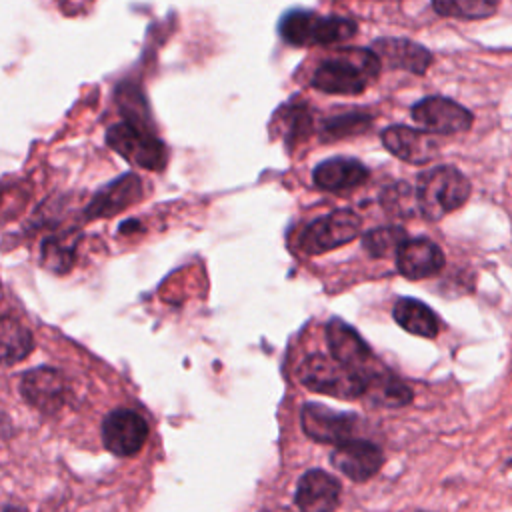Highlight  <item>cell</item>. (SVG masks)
I'll use <instances>...</instances> for the list:
<instances>
[{"label": "cell", "mask_w": 512, "mask_h": 512, "mask_svg": "<svg viewBox=\"0 0 512 512\" xmlns=\"http://www.w3.org/2000/svg\"><path fill=\"white\" fill-rule=\"evenodd\" d=\"M432 8L440 16L472 20V18L492 16L496 12L498 4L488 2V0H436V2H432Z\"/></svg>", "instance_id": "cb8c5ba5"}, {"label": "cell", "mask_w": 512, "mask_h": 512, "mask_svg": "<svg viewBox=\"0 0 512 512\" xmlns=\"http://www.w3.org/2000/svg\"><path fill=\"white\" fill-rule=\"evenodd\" d=\"M406 232L400 226H380L374 230H368L362 238V246L364 250L372 256V258H384L388 254L398 252V248L406 242Z\"/></svg>", "instance_id": "603a6c76"}, {"label": "cell", "mask_w": 512, "mask_h": 512, "mask_svg": "<svg viewBox=\"0 0 512 512\" xmlns=\"http://www.w3.org/2000/svg\"><path fill=\"white\" fill-rule=\"evenodd\" d=\"M380 68L382 62L372 48H340L318 62L310 86L326 94H360Z\"/></svg>", "instance_id": "6da1fadb"}, {"label": "cell", "mask_w": 512, "mask_h": 512, "mask_svg": "<svg viewBox=\"0 0 512 512\" xmlns=\"http://www.w3.org/2000/svg\"><path fill=\"white\" fill-rule=\"evenodd\" d=\"M392 316L400 328H404L406 332H410L414 336L434 338L440 328L436 312L430 306H426L422 300H416V298L404 296V298L396 300Z\"/></svg>", "instance_id": "ffe728a7"}, {"label": "cell", "mask_w": 512, "mask_h": 512, "mask_svg": "<svg viewBox=\"0 0 512 512\" xmlns=\"http://www.w3.org/2000/svg\"><path fill=\"white\" fill-rule=\"evenodd\" d=\"M370 176V170L356 158H328L320 162L314 172L312 180L320 190L326 192H342L362 186Z\"/></svg>", "instance_id": "ac0fdd59"}, {"label": "cell", "mask_w": 512, "mask_h": 512, "mask_svg": "<svg viewBox=\"0 0 512 512\" xmlns=\"http://www.w3.org/2000/svg\"><path fill=\"white\" fill-rule=\"evenodd\" d=\"M358 24L344 16H320L312 10L294 8L282 14L278 34L292 46H332L350 40Z\"/></svg>", "instance_id": "3957f363"}, {"label": "cell", "mask_w": 512, "mask_h": 512, "mask_svg": "<svg viewBox=\"0 0 512 512\" xmlns=\"http://www.w3.org/2000/svg\"><path fill=\"white\" fill-rule=\"evenodd\" d=\"M470 180L454 166H434L418 174L416 204L418 212L436 222L460 208L470 196Z\"/></svg>", "instance_id": "7a4b0ae2"}, {"label": "cell", "mask_w": 512, "mask_h": 512, "mask_svg": "<svg viewBox=\"0 0 512 512\" xmlns=\"http://www.w3.org/2000/svg\"><path fill=\"white\" fill-rule=\"evenodd\" d=\"M368 374L348 368L326 354H312L298 368V380L302 382V386L312 392L342 400L364 396Z\"/></svg>", "instance_id": "277c9868"}, {"label": "cell", "mask_w": 512, "mask_h": 512, "mask_svg": "<svg viewBox=\"0 0 512 512\" xmlns=\"http://www.w3.org/2000/svg\"><path fill=\"white\" fill-rule=\"evenodd\" d=\"M412 120L430 134H456L472 126L474 118L462 104L444 96H426L412 106Z\"/></svg>", "instance_id": "52a82bcc"}, {"label": "cell", "mask_w": 512, "mask_h": 512, "mask_svg": "<svg viewBox=\"0 0 512 512\" xmlns=\"http://www.w3.org/2000/svg\"><path fill=\"white\" fill-rule=\"evenodd\" d=\"M356 420L358 418L352 412H336L316 402L304 404L300 412V424L308 438L336 446L346 440H352Z\"/></svg>", "instance_id": "9c48e42d"}, {"label": "cell", "mask_w": 512, "mask_h": 512, "mask_svg": "<svg viewBox=\"0 0 512 512\" xmlns=\"http://www.w3.org/2000/svg\"><path fill=\"white\" fill-rule=\"evenodd\" d=\"M330 462L350 480L364 482L380 470L384 456L382 450L368 440H346L334 448Z\"/></svg>", "instance_id": "7c38bea8"}, {"label": "cell", "mask_w": 512, "mask_h": 512, "mask_svg": "<svg viewBox=\"0 0 512 512\" xmlns=\"http://www.w3.org/2000/svg\"><path fill=\"white\" fill-rule=\"evenodd\" d=\"M20 392L30 406L42 412H56L68 398V384L60 370L40 366L22 376Z\"/></svg>", "instance_id": "8fae6325"}, {"label": "cell", "mask_w": 512, "mask_h": 512, "mask_svg": "<svg viewBox=\"0 0 512 512\" xmlns=\"http://www.w3.org/2000/svg\"><path fill=\"white\" fill-rule=\"evenodd\" d=\"M362 220L350 208L332 210L316 220H312L300 234L298 246L304 254H324L338 246L348 244L360 232Z\"/></svg>", "instance_id": "8992f818"}, {"label": "cell", "mask_w": 512, "mask_h": 512, "mask_svg": "<svg viewBox=\"0 0 512 512\" xmlns=\"http://www.w3.org/2000/svg\"><path fill=\"white\" fill-rule=\"evenodd\" d=\"M286 140L296 142L300 138H306L312 130L310 112L306 106H288L286 114Z\"/></svg>", "instance_id": "d4e9b609"}, {"label": "cell", "mask_w": 512, "mask_h": 512, "mask_svg": "<svg viewBox=\"0 0 512 512\" xmlns=\"http://www.w3.org/2000/svg\"><path fill=\"white\" fill-rule=\"evenodd\" d=\"M384 148L408 164H426L440 154V140L418 128L394 124L380 134Z\"/></svg>", "instance_id": "30bf717a"}, {"label": "cell", "mask_w": 512, "mask_h": 512, "mask_svg": "<svg viewBox=\"0 0 512 512\" xmlns=\"http://www.w3.org/2000/svg\"><path fill=\"white\" fill-rule=\"evenodd\" d=\"M412 396V388L386 366L376 368L368 374L364 398L370 404L382 408H402L412 402Z\"/></svg>", "instance_id": "d6986e66"}, {"label": "cell", "mask_w": 512, "mask_h": 512, "mask_svg": "<svg viewBox=\"0 0 512 512\" xmlns=\"http://www.w3.org/2000/svg\"><path fill=\"white\" fill-rule=\"evenodd\" d=\"M368 124V118L364 114H344V116H334L326 122V132H330L332 138H340V136H346V134H356V132H362Z\"/></svg>", "instance_id": "484cf974"}, {"label": "cell", "mask_w": 512, "mask_h": 512, "mask_svg": "<svg viewBox=\"0 0 512 512\" xmlns=\"http://www.w3.org/2000/svg\"><path fill=\"white\" fill-rule=\"evenodd\" d=\"M148 440V422L134 410H112L102 422V442L116 456H134Z\"/></svg>", "instance_id": "ba28073f"}, {"label": "cell", "mask_w": 512, "mask_h": 512, "mask_svg": "<svg viewBox=\"0 0 512 512\" xmlns=\"http://www.w3.org/2000/svg\"><path fill=\"white\" fill-rule=\"evenodd\" d=\"M340 498V482L324 470H308L296 486V506L300 512H332Z\"/></svg>", "instance_id": "2e32d148"}, {"label": "cell", "mask_w": 512, "mask_h": 512, "mask_svg": "<svg viewBox=\"0 0 512 512\" xmlns=\"http://www.w3.org/2000/svg\"><path fill=\"white\" fill-rule=\"evenodd\" d=\"M446 264L440 246L428 238H408L396 252V268L408 280L438 274Z\"/></svg>", "instance_id": "5bb4252c"}, {"label": "cell", "mask_w": 512, "mask_h": 512, "mask_svg": "<svg viewBox=\"0 0 512 512\" xmlns=\"http://www.w3.org/2000/svg\"><path fill=\"white\" fill-rule=\"evenodd\" d=\"M326 342L330 348V356L338 362H342L348 368H354L358 372H372L368 370V362L372 360V350L364 342V338L358 334L356 328L346 324L340 318H332L326 324Z\"/></svg>", "instance_id": "4fadbf2b"}, {"label": "cell", "mask_w": 512, "mask_h": 512, "mask_svg": "<svg viewBox=\"0 0 512 512\" xmlns=\"http://www.w3.org/2000/svg\"><path fill=\"white\" fill-rule=\"evenodd\" d=\"M0 336H2V364L4 366H12V364L24 360L34 348L32 334L14 318L6 316L2 320Z\"/></svg>", "instance_id": "44dd1931"}, {"label": "cell", "mask_w": 512, "mask_h": 512, "mask_svg": "<svg viewBox=\"0 0 512 512\" xmlns=\"http://www.w3.org/2000/svg\"><path fill=\"white\" fill-rule=\"evenodd\" d=\"M142 194L144 192H142L140 176H136L132 172L122 174L120 178L110 182L106 188L96 192V196L88 202V206L84 210V218L94 220V218L114 216V214L122 212L124 208L132 206L134 202H138L142 198Z\"/></svg>", "instance_id": "9a60e30c"}, {"label": "cell", "mask_w": 512, "mask_h": 512, "mask_svg": "<svg viewBox=\"0 0 512 512\" xmlns=\"http://www.w3.org/2000/svg\"><path fill=\"white\" fill-rule=\"evenodd\" d=\"M106 144L134 166L146 170H162L166 166V146L152 128L134 122H118L108 128Z\"/></svg>", "instance_id": "5b68a950"}, {"label": "cell", "mask_w": 512, "mask_h": 512, "mask_svg": "<svg viewBox=\"0 0 512 512\" xmlns=\"http://www.w3.org/2000/svg\"><path fill=\"white\" fill-rule=\"evenodd\" d=\"M372 50L388 68H400L412 74H424L432 64V52L408 38H378Z\"/></svg>", "instance_id": "e0dca14e"}, {"label": "cell", "mask_w": 512, "mask_h": 512, "mask_svg": "<svg viewBox=\"0 0 512 512\" xmlns=\"http://www.w3.org/2000/svg\"><path fill=\"white\" fill-rule=\"evenodd\" d=\"M76 260V240L68 234L50 236L42 242L40 262L54 274H66Z\"/></svg>", "instance_id": "7402d4cb"}, {"label": "cell", "mask_w": 512, "mask_h": 512, "mask_svg": "<svg viewBox=\"0 0 512 512\" xmlns=\"http://www.w3.org/2000/svg\"><path fill=\"white\" fill-rule=\"evenodd\" d=\"M4 512H20V510H16V508H10V506H6V508H4Z\"/></svg>", "instance_id": "4316f807"}]
</instances>
